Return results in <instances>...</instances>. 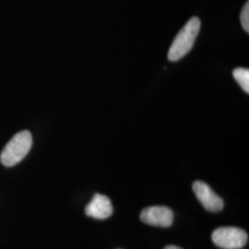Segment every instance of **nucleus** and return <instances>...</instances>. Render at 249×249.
<instances>
[{"label": "nucleus", "instance_id": "f257e3e1", "mask_svg": "<svg viewBox=\"0 0 249 249\" xmlns=\"http://www.w3.org/2000/svg\"><path fill=\"white\" fill-rule=\"evenodd\" d=\"M200 25V19L197 17H192L187 21L186 25L178 33L170 47L168 53L169 61H178L190 52L199 33Z\"/></svg>", "mask_w": 249, "mask_h": 249}, {"label": "nucleus", "instance_id": "f03ea898", "mask_svg": "<svg viewBox=\"0 0 249 249\" xmlns=\"http://www.w3.org/2000/svg\"><path fill=\"white\" fill-rule=\"evenodd\" d=\"M33 145L32 134L28 130H23L13 136L6 144L1 152L0 160L3 165L11 167L18 164L25 158Z\"/></svg>", "mask_w": 249, "mask_h": 249}, {"label": "nucleus", "instance_id": "7ed1b4c3", "mask_svg": "<svg viewBox=\"0 0 249 249\" xmlns=\"http://www.w3.org/2000/svg\"><path fill=\"white\" fill-rule=\"evenodd\" d=\"M212 239L221 249H240L247 245L249 234L238 227H219L213 232Z\"/></svg>", "mask_w": 249, "mask_h": 249}, {"label": "nucleus", "instance_id": "20e7f679", "mask_svg": "<svg viewBox=\"0 0 249 249\" xmlns=\"http://www.w3.org/2000/svg\"><path fill=\"white\" fill-rule=\"evenodd\" d=\"M192 187L197 199L207 211L218 213L223 210L224 207L223 198L218 196L208 184L203 181H196L193 183Z\"/></svg>", "mask_w": 249, "mask_h": 249}, {"label": "nucleus", "instance_id": "39448f33", "mask_svg": "<svg viewBox=\"0 0 249 249\" xmlns=\"http://www.w3.org/2000/svg\"><path fill=\"white\" fill-rule=\"evenodd\" d=\"M141 220L149 225L166 228L173 224L174 213L168 207L152 206L143 210L141 213Z\"/></svg>", "mask_w": 249, "mask_h": 249}, {"label": "nucleus", "instance_id": "423d86ee", "mask_svg": "<svg viewBox=\"0 0 249 249\" xmlns=\"http://www.w3.org/2000/svg\"><path fill=\"white\" fill-rule=\"evenodd\" d=\"M113 205L108 196L102 194H95L91 201L85 208V213L87 216L98 219L106 220L113 214Z\"/></svg>", "mask_w": 249, "mask_h": 249}, {"label": "nucleus", "instance_id": "0eeeda50", "mask_svg": "<svg viewBox=\"0 0 249 249\" xmlns=\"http://www.w3.org/2000/svg\"><path fill=\"white\" fill-rule=\"evenodd\" d=\"M234 80L238 82L241 88L247 93L249 92V71L245 68H236L232 71Z\"/></svg>", "mask_w": 249, "mask_h": 249}, {"label": "nucleus", "instance_id": "6e6552de", "mask_svg": "<svg viewBox=\"0 0 249 249\" xmlns=\"http://www.w3.org/2000/svg\"><path fill=\"white\" fill-rule=\"evenodd\" d=\"M241 23L244 30L249 33V1L245 4L244 8L241 11L240 15Z\"/></svg>", "mask_w": 249, "mask_h": 249}, {"label": "nucleus", "instance_id": "1a4fd4ad", "mask_svg": "<svg viewBox=\"0 0 249 249\" xmlns=\"http://www.w3.org/2000/svg\"><path fill=\"white\" fill-rule=\"evenodd\" d=\"M163 249H181V248H179V247H177V246H167V247H165Z\"/></svg>", "mask_w": 249, "mask_h": 249}]
</instances>
